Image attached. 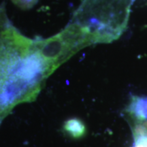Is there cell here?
<instances>
[{"label": "cell", "instance_id": "7a4b0ae2", "mask_svg": "<svg viewBox=\"0 0 147 147\" xmlns=\"http://www.w3.org/2000/svg\"><path fill=\"white\" fill-rule=\"evenodd\" d=\"M63 131L74 139H80L85 135V125L80 119H69L63 123Z\"/></svg>", "mask_w": 147, "mask_h": 147}, {"label": "cell", "instance_id": "6da1fadb", "mask_svg": "<svg viewBox=\"0 0 147 147\" xmlns=\"http://www.w3.org/2000/svg\"><path fill=\"white\" fill-rule=\"evenodd\" d=\"M128 113L139 121H147V97L134 96L127 108Z\"/></svg>", "mask_w": 147, "mask_h": 147}, {"label": "cell", "instance_id": "3957f363", "mask_svg": "<svg viewBox=\"0 0 147 147\" xmlns=\"http://www.w3.org/2000/svg\"><path fill=\"white\" fill-rule=\"evenodd\" d=\"M134 139V147H147V122L136 127Z\"/></svg>", "mask_w": 147, "mask_h": 147}, {"label": "cell", "instance_id": "277c9868", "mask_svg": "<svg viewBox=\"0 0 147 147\" xmlns=\"http://www.w3.org/2000/svg\"><path fill=\"white\" fill-rule=\"evenodd\" d=\"M38 0H12L14 4L22 9H29L36 4Z\"/></svg>", "mask_w": 147, "mask_h": 147}]
</instances>
